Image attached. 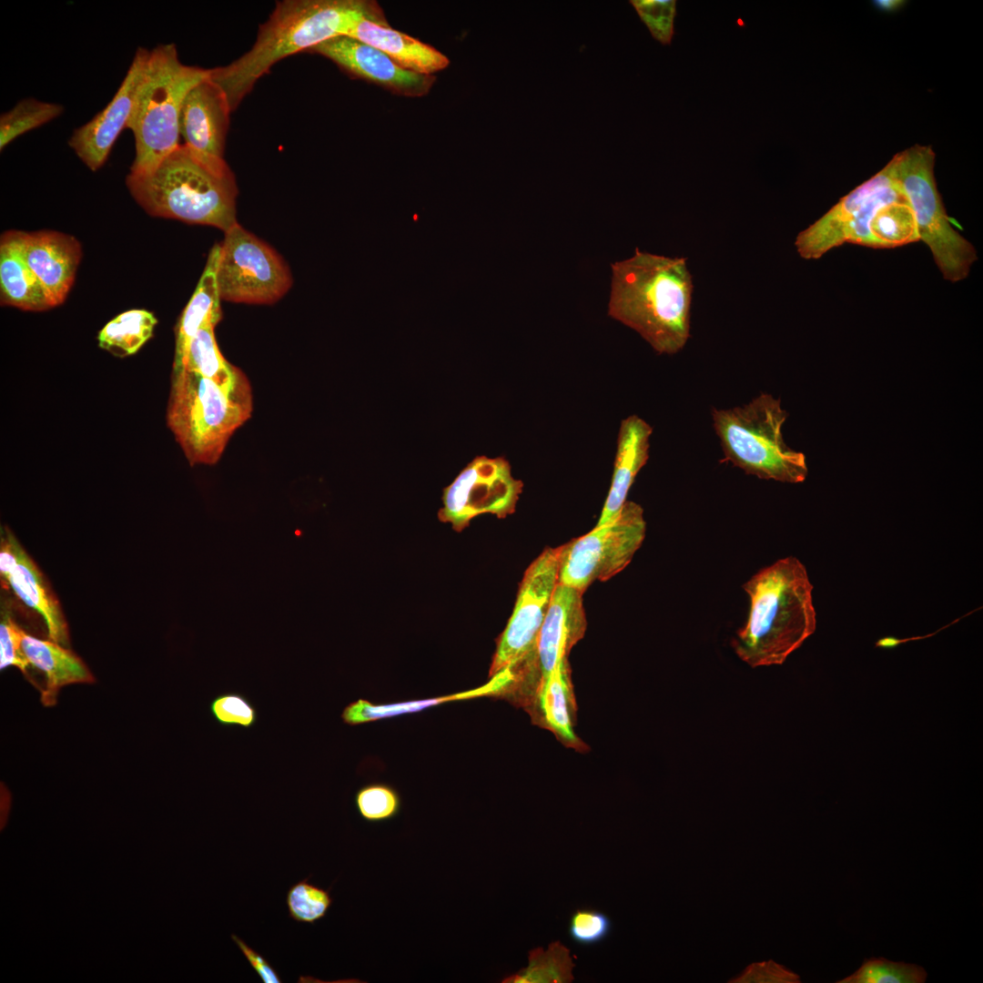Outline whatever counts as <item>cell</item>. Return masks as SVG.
<instances>
[{
  "mask_svg": "<svg viewBox=\"0 0 983 983\" xmlns=\"http://www.w3.org/2000/svg\"><path fill=\"white\" fill-rule=\"evenodd\" d=\"M22 651L30 664L46 676L41 702L54 705L59 689L69 684L93 683L95 678L86 664L75 653L56 642L43 640L23 632Z\"/></svg>",
  "mask_w": 983,
  "mask_h": 983,
  "instance_id": "obj_24",
  "label": "cell"
},
{
  "mask_svg": "<svg viewBox=\"0 0 983 983\" xmlns=\"http://www.w3.org/2000/svg\"><path fill=\"white\" fill-rule=\"evenodd\" d=\"M612 929L609 917L598 910L577 909L569 923L570 937L581 946H593L603 941Z\"/></svg>",
  "mask_w": 983,
  "mask_h": 983,
  "instance_id": "obj_37",
  "label": "cell"
},
{
  "mask_svg": "<svg viewBox=\"0 0 983 983\" xmlns=\"http://www.w3.org/2000/svg\"><path fill=\"white\" fill-rule=\"evenodd\" d=\"M522 487L504 458L478 456L443 490L438 517L457 532L483 513L504 518L515 511Z\"/></svg>",
  "mask_w": 983,
  "mask_h": 983,
  "instance_id": "obj_11",
  "label": "cell"
},
{
  "mask_svg": "<svg viewBox=\"0 0 983 983\" xmlns=\"http://www.w3.org/2000/svg\"><path fill=\"white\" fill-rule=\"evenodd\" d=\"M892 179L893 169L889 161L878 173L843 197L824 216L799 232L795 245L800 257L817 259L832 248L842 246L845 230L854 215L870 197Z\"/></svg>",
  "mask_w": 983,
  "mask_h": 983,
  "instance_id": "obj_18",
  "label": "cell"
},
{
  "mask_svg": "<svg viewBox=\"0 0 983 983\" xmlns=\"http://www.w3.org/2000/svg\"><path fill=\"white\" fill-rule=\"evenodd\" d=\"M799 977L789 971L785 967L770 960L763 963H755L749 966L735 980L731 982H799Z\"/></svg>",
  "mask_w": 983,
  "mask_h": 983,
  "instance_id": "obj_39",
  "label": "cell"
},
{
  "mask_svg": "<svg viewBox=\"0 0 983 983\" xmlns=\"http://www.w3.org/2000/svg\"><path fill=\"white\" fill-rule=\"evenodd\" d=\"M583 593L560 583L555 587L536 643L541 681L552 673L562 658L568 656L573 646L584 635L586 618Z\"/></svg>",
  "mask_w": 983,
  "mask_h": 983,
  "instance_id": "obj_17",
  "label": "cell"
},
{
  "mask_svg": "<svg viewBox=\"0 0 983 983\" xmlns=\"http://www.w3.org/2000/svg\"><path fill=\"white\" fill-rule=\"evenodd\" d=\"M24 630L13 620L7 611H2L0 622V668L15 666L28 678L30 664L25 656L21 642Z\"/></svg>",
  "mask_w": 983,
  "mask_h": 983,
  "instance_id": "obj_38",
  "label": "cell"
},
{
  "mask_svg": "<svg viewBox=\"0 0 983 983\" xmlns=\"http://www.w3.org/2000/svg\"><path fill=\"white\" fill-rule=\"evenodd\" d=\"M868 230L874 248H891L919 240L914 213L907 200L880 208L872 217Z\"/></svg>",
  "mask_w": 983,
  "mask_h": 983,
  "instance_id": "obj_30",
  "label": "cell"
},
{
  "mask_svg": "<svg viewBox=\"0 0 983 983\" xmlns=\"http://www.w3.org/2000/svg\"><path fill=\"white\" fill-rule=\"evenodd\" d=\"M217 269L221 300L269 305L290 289L287 263L269 244L238 223L224 232Z\"/></svg>",
  "mask_w": 983,
  "mask_h": 983,
  "instance_id": "obj_10",
  "label": "cell"
},
{
  "mask_svg": "<svg viewBox=\"0 0 983 983\" xmlns=\"http://www.w3.org/2000/svg\"><path fill=\"white\" fill-rule=\"evenodd\" d=\"M560 552V546L544 549L526 569L512 614L498 640L490 676L536 648L539 632L559 583Z\"/></svg>",
  "mask_w": 983,
  "mask_h": 983,
  "instance_id": "obj_12",
  "label": "cell"
},
{
  "mask_svg": "<svg viewBox=\"0 0 983 983\" xmlns=\"http://www.w3.org/2000/svg\"><path fill=\"white\" fill-rule=\"evenodd\" d=\"M608 314L660 354H674L690 336L694 289L686 258L640 251L612 264Z\"/></svg>",
  "mask_w": 983,
  "mask_h": 983,
  "instance_id": "obj_2",
  "label": "cell"
},
{
  "mask_svg": "<svg viewBox=\"0 0 983 983\" xmlns=\"http://www.w3.org/2000/svg\"><path fill=\"white\" fill-rule=\"evenodd\" d=\"M25 262L54 307L66 299L81 259V246L73 236L52 230L22 231Z\"/></svg>",
  "mask_w": 983,
  "mask_h": 983,
  "instance_id": "obj_16",
  "label": "cell"
},
{
  "mask_svg": "<svg viewBox=\"0 0 983 983\" xmlns=\"http://www.w3.org/2000/svg\"><path fill=\"white\" fill-rule=\"evenodd\" d=\"M360 816L368 823H381L396 817L401 808L399 792L385 783H370L359 788L354 797Z\"/></svg>",
  "mask_w": 983,
  "mask_h": 983,
  "instance_id": "obj_34",
  "label": "cell"
},
{
  "mask_svg": "<svg viewBox=\"0 0 983 983\" xmlns=\"http://www.w3.org/2000/svg\"><path fill=\"white\" fill-rule=\"evenodd\" d=\"M62 105L24 98L0 117V148L14 139L35 129L63 113Z\"/></svg>",
  "mask_w": 983,
  "mask_h": 983,
  "instance_id": "obj_31",
  "label": "cell"
},
{
  "mask_svg": "<svg viewBox=\"0 0 983 983\" xmlns=\"http://www.w3.org/2000/svg\"><path fill=\"white\" fill-rule=\"evenodd\" d=\"M28 607L38 613L45 621L48 638L65 647L69 646L68 625L50 584L34 560L17 544V562L5 583Z\"/></svg>",
  "mask_w": 983,
  "mask_h": 983,
  "instance_id": "obj_23",
  "label": "cell"
},
{
  "mask_svg": "<svg viewBox=\"0 0 983 983\" xmlns=\"http://www.w3.org/2000/svg\"><path fill=\"white\" fill-rule=\"evenodd\" d=\"M874 3L881 10L890 12L897 10L906 2L901 0H878Z\"/></svg>",
  "mask_w": 983,
  "mask_h": 983,
  "instance_id": "obj_41",
  "label": "cell"
},
{
  "mask_svg": "<svg viewBox=\"0 0 983 983\" xmlns=\"http://www.w3.org/2000/svg\"><path fill=\"white\" fill-rule=\"evenodd\" d=\"M570 950L560 941L549 944L547 950L536 948L529 951L528 966L502 978V983H570L574 979V964Z\"/></svg>",
  "mask_w": 983,
  "mask_h": 983,
  "instance_id": "obj_29",
  "label": "cell"
},
{
  "mask_svg": "<svg viewBox=\"0 0 983 983\" xmlns=\"http://www.w3.org/2000/svg\"><path fill=\"white\" fill-rule=\"evenodd\" d=\"M215 328L207 325L197 332L181 366L177 369L197 372L221 386L231 385L246 375L221 354L215 338Z\"/></svg>",
  "mask_w": 983,
  "mask_h": 983,
  "instance_id": "obj_28",
  "label": "cell"
},
{
  "mask_svg": "<svg viewBox=\"0 0 983 983\" xmlns=\"http://www.w3.org/2000/svg\"><path fill=\"white\" fill-rule=\"evenodd\" d=\"M127 186L153 217L212 226L223 232L238 223V187L231 169L209 167L183 144L150 172L129 173Z\"/></svg>",
  "mask_w": 983,
  "mask_h": 983,
  "instance_id": "obj_4",
  "label": "cell"
},
{
  "mask_svg": "<svg viewBox=\"0 0 983 983\" xmlns=\"http://www.w3.org/2000/svg\"><path fill=\"white\" fill-rule=\"evenodd\" d=\"M208 74L209 69L183 64L174 44L149 50L127 126L133 132L136 147L130 173L150 172L181 145L183 102L189 90Z\"/></svg>",
  "mask_w": 983,
  "mask_h": 983,
  "instance_id": "obj_6",
  "label": "cell"
},
{
  "mask_svg": "<svg viewBox=\"0 0 983 983\" xmlns=\"http://www.w3.org/2000/svg\"><path fill=\"white\" fill-rule=\"evenodd\" d=\"M157 319L146 309L125 311L98 333V345L117 357L135 354L153 335Z\"/></svg>",
  "mask_w": 983,
  "mask_h": 983,
  "instance_id": "obj_27",
  "label": "cell"
},
{
  "mask_svg": "<svg viewBox=\"0 0 983 983\" xmlns=\"http://www.w3.org/2000/svg\"><path fill=\"white\" fill-rule=\"evenodd\" d=\"M346 35L379 49L398 66L414 73L433 76L450 64L449 58L433 46L367 17L354 22Z\"/></svg>",
  "mask_w": 983,
  "mask_h": 983,
  "instance_id": "obj_19",
  "label": "cell"
},
{
  "mask_svg": "<svg viewBox=\"0 0 983 983\" xmlns=\"http://www.w3.org/2000/svg\"><path fill=\"white\" fill-rule=\"evenodd\" d=\"M525 709L534 723L552 731L563 744L583 748L573 730L576 705L567 656L540 682Z\"/></svg>",
  "mask_w": 983,
  "mask_h": 983,
  "instance_id": "obj_20",
  "label": "cell"
},
{
  "mask_svg": "<svg viewBox=\"0 0 983 983\" xmlns=\"http://www.w3.org/2000/svg\"><path fill=\"white\" fill-rule=\"evenodd\" d=\"M492 686L488 682L473 690L421 700L392 704H373L365 699H358L343 709L341 720L349 725H359L380 719L420 712L445 703L492 695Z\"/></svg>",
  "mask_w": 983,
  "mask_h": 983,
  "instance_id": "obj_26",
  "label": "cell"
},
{
  "mask_svg": "<svg viewBox=\"0 0 983 983\" xmlns=\"http://www.w3.org/2000/svg\"><path fill=\"white\" fill-rule=\"evenodd\" d=\"M209 712L222 727L252 728L258 722V714L248 697L238 692H223L209 704Z\"/></svg>",
  "mask_w": 983,
  "mask_h": 983,
  "instance_id": "obj_35",
  "label": "cell"
},
{
  "mask_svg": "<svg viewBox=\"0 0 983 983\" xmlns=\"http://www.w3.org/2000/svg\"><path fill=\"white\" fill-rule=\"evenodd\" d=\"M332 904L330 889L315 885L309 877L293 884L286 894L289 917L297 923L314 925L327 916Z\"/></svg>",
  "mask_w": 983,
  "mask_h": 983,
  "instance_id": "obj_32",
  "label": "cell"
},
{
  "mask_svg": "<svg viewBox=\"0 0 983 983\" xmlns=\"http://www.w3.org/2000/svg\"><path fill=\"white\" fill-rule=\"evenodd\" d=\"M779 400L761 393L742 407L713 409L714 431L725 461L763 480L803 482L808 473L806 456L785 442L787 418Z\"/></svg>",
  "mask_w": 983,
  "mask_h": 983,
  "instance_id": "obj_7",
  "label": "cell"
},
{
  "mask_svg": "<svg viewBox=\"0 0 983 983\" xmlns=\"http://www.w3.org/2000/svg\"><path fill=\"white\" fill-rule=\"evenodd\" d=\"M926 970L917 965L894 962L884 958H866L861 967L838 983H923Z\"/></svg>",
  "mask_w": 983,
  "mask_h": 983,
  "instance_id": "obj_33",
  "label": "cell"
},
{
  "mask_svg": "<svg viewBox=\"0 0 983 983\" xmlns=\"http://www.w3.org/2000/svg\"><path fill=\"white\" fill-rule=\"evenodd\" d=\"M361 17L388 24L382 9L370 0H283L259 25L248 51L233 62L209 69L210 78L225 93L232 111L255 84L279 61L346 35Z\"/></svg>",
  "mask_w": 983,
  "mask_h": 983,
  "instance_id": "obj_1",
  "label": "cell"
},
{
  "mask_svg": "<svg viewBox=\"0 0 983 983\" xmlns=\"http://www.w3.org/2000/svg\"><path fill=\"white\" fill-rule=\"evenodd\" d=\"M890 161L894 177L914 213L919 240L929 248L946 280L965 279L978 255L974 246L953 228L946 213L934 177L932 148L916 145Z\"/></svg>",
  "mask_w": 983,
  "mask_h": 983,
  "instance_id": "obj_8",
  "label": "cell"
},
{
  "mask_svg": "<svg viewBox=\"0 0 983 983\" xmlns=\"http://www.w3.org/2000/svg\"><path fill=\"white\" fill-rule=\"evenodd\" d=\"M1 304L23 310L44 311L53 304L28 267L22 249V231L5 232L0 241Z\"/></svg>",
  "mask_w": 983,
  "mask_h": 983,
  "instance_id": "obj_22",
  "label": "cell"
},
{
  "mask_svg": "<svg viewBox=\"0 0 983 983\" xmlns=\"http://www.w3.org/2000/svg\"><path fill=\"white\" fill-rule=\"evenodd\" d=\"M309 52L320 55L355 77L408 97L427 95L436 77L406 70L379 49L347 35L329 39Z\"/></svg>",
  "mask_w": 983,
  "mask_h": 983,
  "instance_id": "obj_15",
  "label": "cell"
},
{
  "mask_svg": "<svg viewBox=\"0 0 983 983\" xmlns=\"http://www.w3.org/2000/svg\"><path fill=\"white\" fill-rule=\"evenodd\" d=\"M220 244H215L196 289L179 317L175 329L176 345L172 369L179 368L188 346L197 332L207 325L217 326L222 319L220 295L217 282V269Z\"/></svg>",
  "mask_w": 983,
  "mask_h": 983,
  "instance_id": "obj_25",
  "label": "cell"
},
{
  "mask_svg": "<svg viewBox=\"0 0 983 983\" xmlns=\"http://www.w3.org/2000/svg\"><path fill=\"white\" fill-rule=\"evenodd\" d=\"M743 588L749 597L746 623L731 645L749 666L782 664L814 633L816 613L806 566L794 556L754 574Z\"/></svg>",
  "mask_w": 983,
  "mask_h": 983,
  "instance_id": "obj_3",
  "label": "cell"
},
{
  "mask_svg": "<svg viewBox=\"0 0 983 983\" xmlns=\"http://www.w3.org/2000/svg\"><path fill=\"white\" fill-rule=\"evenodd\" d=\"M231 939L238 946L240 952L263 983L282 982L278 971L260 953L249 947L235 934H231Z\"/></svg>",
  "mask_w": 983,
  "mask_h": 983,
  "instance_id": "obj_40",
  "label": "cell"
},
{
  "mask_svg": "<svg viewBox=\"0 0 983 983\" xmlns=\"http://www.w3.org/2000/svg\"><path fill=\"white\" fill-rule=\"evenodd\" d=\"M149 50L138 47L119 88L89 122L75 129L68 144L93 171L100 168L132 117Z\"/></svg>",
  "mask_w": 983,
  "mask_h": 983,
  "instance_id": "obj_14",
  "label": "cell"
},
{
  "mask_svg": "<svg viewBox=\"0 0 983 983\" xmlns=\"http://www.w3.org/2000/svg\"><path fill=\"white\" fill-rule=\"evenodd\" d=\"M641 20L652 36L662 45H670L674 34L675 0H632Z\"/></svg>",
  "mask_w": 983,
  "mask_h": 983,
  "instance_id": "obj_36",
  "label": "cell"
},
{
  "mask_svg": "<svg viewBox=\"0 0 983 983\" xmlns=\"http://www.w3.org/2000/svg\"><path fill=\"white\" fill-rule=\"evenodd\" d=\"M645 532L643 508L626 501L614 519L560 546L559 583L583 593L612 578L630 563Z\"/></svg>",
  "mask_w": 983,
  "mask_h": 983,
  "instance_id": "obj_9",
  "label": "cell"
},
{
  "mask_svg": "<svg viewBox=\"0 0 983 983\" xmlns=\"http://www.w3.org/2000/svg\"><path fill=\"white\" fill-rule=\"evenodd\" d=\"M231 112L225 93L209 74L189 90L181 109L183 145L201 161L219 170L229 167L224 149Z\"/></svg>",
  "mask_w": 983,
  "mask_h": 983,
  "instance_id": "obj_13",
  "label": "cell"
},
{
  "mask_svg": "<svg viewBox=\"0 0 983 983\" xmlns=\"http://www.w3.org/2000/svg\"><path fill=\"white\" fill-rule=\"evenodd\" d=\"M252 410L247 376L221 386L197 372L172 369L166 420L190 465L217 463Z\"/></svg>",
  "mask_w": 983,
  "mask_h": 983,
  "instance_id": "obj_5",
  "label": "cell"
},
{
  "mask_svg": "<svg viewBox=\"0 0 983 983\" xmlns=\"http://www.w3.org/2000/svg\"><path fill=\"white\" fill-rule=\"evenodd\" d=\"M652 431V427L636 415L622 421L612 483L597 525L614 519L625 503L637 473L649 458Z\"/></svg>",
  "mask_w": 983,
  "mask_h": 983,
  "instance_id": "obj_21",
  "label": "cell"
}]
</instances>
